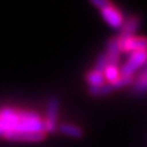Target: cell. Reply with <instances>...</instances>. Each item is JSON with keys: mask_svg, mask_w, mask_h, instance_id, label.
I'll return each instance as SVG.
<instances>
[{"mask_svg": "<svg viewBox=\"0 0 147 147\" xmlns=\"http://www.w3.org/2000/svg\"><path fill=\"white\" fill-rule=\"evenodd\" d=\"M140 17L136 15H130L127 18H124V22L120 27V33H119V38H126V37L135 36L136 31L140 27Z\"/></svg>", "mask_w": 147, "mask_h": 147, "instance_id": "8992f818", "label": "cell"}, {"mask_svg": "<svg viewBox=\"0 0 147 147\" xmlns=\"http://www.w3.org/2000/svg\"><path fill=\"white\" fill-rule=\"evenodd\" d=\"M7 132H45L44 121L34 112L6 107L0 110V135Z\"/></svg>", "mask_w": 147, "mask_h": 147, "instance_id": "6da1fadb", "label": "cell"}, {"mask_svg": "<svg viewBox=\"0 0 147 147\" xmlns=\"http://www.w3.org/2000/svg\"><path fill=\"white\" fill-rule=\"evenodd\" d=\"M104 76L103 72L97 71V70H92L86 74V81L90 84V86H99L104 84Z\"/></svg>", "mask_w": 147, "mask_h": 147, "instance_id": "4fadbf2b", "label": "cell"}, {"mask_svg": "<svg viewBox=\"0 0 147 147\" xmlns=\"http://www.w3.org/2000/svg\"><path fill=\"white\" fill-rule=\"evenodd\" d=\"M112 91H114V87L112 84H103L99 86H88V93L94 97H99V96L109 94Z\"/></svg>", "mask_w": 147, "mask_h": 147, "instance_id": "8fae6325", "label": "cell"}, {"mask_svg": "<svg viewBox=\"0 0 147 147\" xmlns=\"http://www.w3.org/2000/svg\"><path fill=\"white\" fill-rule=\"evenodd\" d=\"M147 61V50H137L129 54L127 60L120 67V76L134 77V74Z\"/></svg>", "mask_w": 147, "mask_h": 147, "instance_id": "3957f363", "label": "cell"}, {"mask_svg": "<svg viewBox=\"0 0 147 147\" xmlns=\"http://www.w3.org/2000/svg\"><path fill=\"white\" fill-rule=\"evenodd\" d=\"M4 137L12 141H40L44 140L45 132H7Z\"/></svg>", "mask_w": 147, "mask_h": 147, "instance_id": "52a82bcc", "label": "cell"}, {"mask_svg": "<svg viewBox=\"0 0 147 147\" xmlns=\"http://www.w3.org/2000/svg\"><path fill=\"white\" fill-rule=\"evenodd\" d=\"M108 64H109V61H108V57H107V54H105V52L100 53L98 57H97V60H96L94 70L103 72V70H104L105 67H107Z\"/></svg>", "mask_w": 147, "mask_h": 147, "instance_id": "5bb4252c", "label": "cell"}, {"mask_svg": "<svg viewBox=\"0 0 147 147\" xmlns=\"http://www.w3.org/2000/svg\"><path fill=\"white\" fill-rule=\"evenodd\" d=\"M105 54H107V57H108L109 64H112V65H118L119 57H120V48H119L118 37H113V38H110L108 40Z\"/></svg>", "mask_w": 147, "mask_h": 147, "instance_id": "9c48e42d", "label": "cell"}, {"mask_svg": "<svg viewBox=\"0 0 147 147\" xmlns=\"http://www.w3.org/2000/svg\"><path fill=\"white\" fill-rule=\"evenodd\" d=\"M131 92L135 96L145 94L147 92V70L142 69L139 75L134 77V81L131 84Z\"/></svg>", "mask_w": 147, "mask_h": 147, "instance_id": "ba28073f", "label": "cell"}, {"mask_svg": "<svg viewBox=\"0 0 147 147\" xmlns=\"http://www.w3.org/2000/svg\"><path fill=\"white\" fill-rule=\"evenodd\" d=\"M58 130L61 134H65L69 136H72L75 139H80L84 135V131L80 126L75 125V124H70V123H61L58 125Z\"/></svg>", "mask_w": 147, "mask_h": 147, "instance_id": "30bf717a", "label": "cell"}, {"mask_svg": "<svg viewBox=\"0 0 147 147\" xmlns=\"http://www.w3.org/2000/svg\"><path fill=\"white\" fill-rule=\"evenodd\" d=\"M60 107V99L58 96H50L47 103V113L44 119V131L53 134L58 130V113Z\"/></svg>", "mask_w": 147, "mask_h": 147, "instance_id": "7a4b0ae2", "label": "cell"}, {"mask_svg": "<svg viewBox=\"0 0 147 147\" xmlns=\"http://www.w3.org/2000/svg\"><path fill=\"white\" fill-rule=\"evenodd\" d=\"M119 48L120 53H132L137 50H147V37L145 36H131L126 38H119Z\"/></svg>", "mask_w": 147, "mask_h": 147, "instance_id": "277c9868", "label": "cell"}, {"mask_svg": "<svg viewBox=\"0 0 147 147\" xmlns=\"http://www.w3.org/2000/svg\"><path fill=\"white\" fill-rule=\"evenodd\" d=\"M103 76L104 79H107L109 84L117 81L119 77H120V69L118 67V65H112V64H108L107 67L103 70Z\"/></svg>", "mask_w": 147, "mask_h": 147, "instance_id": "7c38bea8", "label": "cell"}, {"mask_svg": "<svg viewBox=\"0 0 147 147\" xmlns=\"http://www.w3.org/2000/svg\"><path fill=\"white\" fill-rule=\"evenodd\" d=\"M91 3L93 4L94 6H97V7L99 9V10H102V9H104L105 6H108L109 4H110V3L108 1V0H92Z\"/></svg>", "mask_w": 147, "mask_h": 147, "instance_id": "9a60e30c", "label": "cell"}, {"mask_svg": "<svg viewBox=\"0 0 147 147\" xmlns=\"http://www.w3.org/2000/svg\"><path fill=\"white\" fill-rule=\"evenodd\" d=\"M100 13H102L103 18L105 20V22L112 26L113 28H120L123 22H124V17L121 15V12L119 9H117L115 6H113L112 4H109L108 6H105L104 9L100 10Z\"/></svg>", "mask_w": 147, "mask_h": 147, "instance_id": "5b68a950", "label": "cell"}]
</instances>
